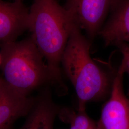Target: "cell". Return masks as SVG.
<instances>
[{"mask_svg": "<svg viewBox=\"0 0 129 129\" xmlns=\"http://www.w3.org/2000/svg\"><path fill=\"white\" fill-rule=\"evenodd\" d=\"M37 100V97L22 95L5 83L0 94V129H9L14 121L27 115Z\"/></svg>", "mask_w": 129, "mask_h": 129, "instance_id": "cell-8", "label": "cell"}, {"mask_svg": "<svg viewBox=\"0 0 129 129\" xmlns=\"http://www.w3.org/2000/svg\"><path fill=\"white\" fill-rule=\"evenodd\" d=\"M67 123L70 125V129H103L99 122L93 121L85 111L72 112L69 116Z\"/></svg>", "mask_w": 129, "mask_h": 129, "instance_id": "cell-10", "label": "cell"}, {"mask_svg": "<svg viewBox=\"0 0 129 129\" xmlns=\"http://www.w3.org/2000/svg\"><path fill=\"white\" fill-rule=\"evenodd\" d=\"M1 64H2V56H1V54H0V67L1 66Z\"/></svg>", "mask_w": 129, "mask_h": 129, "instance_id": "cell-13", "label": "cell"}, {"mask_svg": "<svg viewBox=\"0 0 129 129\" xmlns=\"http://www.w3.org/2000/svg\"><path fill=\"white\" fill-rule=\"evenodd\" d=\"M2 69L5 84L19 94H28L50 82L48 69L31 37L1 43Z\"/></svg>", "mask_w": 129, "mask_h": 129, "instance_id": "cell-3", "label": "cell"}, {"mask_svg": "<svg viewBox=\"0 0 129 129\" xmlns=\"http://www.w3.org/2000/svg\"><path fill=\"white\" fill-rule=\"evenodd\" d=\"M60 109L46 90L37 97V100L25 122L20 129H54V121Z\"/></svg>", "mask_w": 129, "mask_h": 129, "instance_id": "cell-9", "label": "cell"}, {"mask_svg": "<svg viewBox=\"0 0 129 129\" xmlns=\"http://www.w3.org/2000/svg\"><path fill=\"white\" fill-rule=\"evenodd\" d=\"M75 25L57 0H34L29 10L28 30L46 61L50 83L60 96L68 93L62 76L61 59Z\"/></svg>", "mask_w": 129, "mask_h": 129, "instance_id": "cell-1", "label": "cell"}, {"mask_svg": "<svg viewBox=\"0 0 129 129\" xmlns=\"http://www.w3.org/2000/svg\"><path fill=\"white\" fill-rule=\"evenodd\" d=\"M109 14L99 34L105 45L129 43V0H114Z\"/></svg>", "mask_w": 129, "mask_h": 129, "instance_id": "cell-7", "label": "cell"}, {"mask_svg": "<svg viewBox=\"0 0 129 129\" xmlns=\"http://www.w3.org/2000/svg\"><path fill=\"white\" fill-rule=\"evenodd\" d=\"M14 1H18V2H22L23 0H14Z\"/></svg>", "mask_w": 129, "mask_h": 129, "instance_id": "cell-14", "label": "cell"}, {"mask_svg": "<svg viewBox=\"0 0 129 129\" xmlns=\"http://www.w3.org/2000/svg\"><path fill=\"white\" fill-rule=\"evenodd\" d=\"M5 85V81H4L3 79L2 78H0V94L3 90V89Z\"/></svg>", "mask_w": 129, "mask_h": 129, "instance_id": "cell-12", "label": "cell"}, {"mask_svg": "<svg viewBox=\"0 0 129 129\" xmlns=\"http://www.w3.org/2000/svg\"><path fill=\"white\" fill-rule=\"evenodd\" d=\"M113 46H115L120 51L122 56L120 64L123 67L125 73H127L129 77V43L125 42H117ZM128 96H129V85L128 90Z\"/></svg>", "mask_w": 129, "mask_h": 129, "instance_id": "cell-11", "label": "cell"}, {"mask_svg": "<svg viewBox=\"0 0 129 129\" xmlns=\"http://www.w3.org/2000/svg\"><path fill=\"white\" fill-rule=\"evenodd\" d=\"M124 73L120 64L113 80L110 98L102 108L99 121L103 129H129V99L123 89Z\"/></svg>", "mask_w": 129, "mask_h": 129, "instance_id": "cell-5", "label": "cell"}, {"mask_svg": "<svg viewBox=\"0 0 129 129\" xmlns=\"http://www.w3.org/2000/svg\"><path fill=\"white\" fill-rule=\"evenodd\" d=\"M91 43L75 25L61 59L64 74L76 90L78 111H85L88 102L110 96L116 73L111 76L93 60L90 55Z\"/></svg>", "mask_w": 129, "mask_h": 129, "instance_id": "cell-2", "label": "cell"}, {"mask_svg": "<svg viewBox=\"0 0 129 129\" xmlns=\"http://www.w3.org/2000/svg\"><path fill=\"white\" fill-rule=\"evenodd\" d=\"M29 12L22 2L0 0V43L16 41L28 29Z\"/></svg>", "mask_w": 129, "mask_h": 129, "instance_id": "cell-6", "label": "cell"}, {"mask_svg": "<svg viewBox=\"0 0 129 129\" xmlns=\"http://www.w3.org/2000/svg\"><path fill=\"white\" fill-rule=\"evenodd\" d=\"M114 0H66L64 7L92 42L99 35Z\"/></svg>", "mask_w": 129, "mask_h": 129, "instance_id": "cell-4", "label": "cell"}]
</instances>
